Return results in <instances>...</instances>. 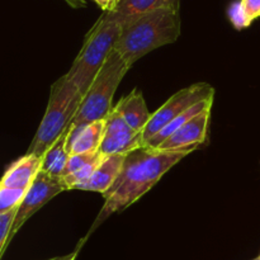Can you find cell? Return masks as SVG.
I'll use <instances>...</instances> for the list:
<instances>
[{
	"instance_id": "cell-18",
	"label": "cell",
	"mask_w": 260,
	"mask_h": 260,
	"mask_svg": "<svg viewBox=\"0 0 260 260\" xmlns=\"http://www.w3.org/2000/svg\"><path fill=\"white\" fill-rule=\"evenodd\" d=\"M27 189L0 187V213L19 207Z\"/></svg>"
},
{
	"instance_id": "cell-16",
	"label": "cell",
	"mask_w": 260,
	"mask_h": 260,
	"mask_svg": "<svg viewBox=\"0 0 260 260\" xmlns=\"http://www.w3.org/2000/svg\"><path fill=\"white\" fill-rule=\"evenodd\" d=\"M212 104H213V98L212 99H208V101H203L201 103H197L196 106H193L192 108H189L188 111L183 112L182 114L177 117V118L173 119L168 126H165L156 136L152 137L149 142L146 144L147 147H151V149H157L170 135H173L174 132H177L178 129L182 128L188 121H190L192 118H194L196 116H198L200 113L205 112L206 109H211L212 108Z\"/></svg>"
},
{
	"instance_id": "cell-15",
	"label": "cell",
	"mask_w": 260,
	"mask_h": 260,
	"mask_svg": "<svg viewBox=\"0 0 260 260\" xmlns=\"http://www.w3.org/2000/svg\"><path fill=\"white\" fill-rule=\"evenodd\" d=\"M70 127L71 124L62 132V135L58 137L57 141L41 157L42 159L41 172L46 173L51 177H63V173H65L66 167H68L69 157H70V154L68 151V137L69 132H70Z\"/></svg>"
},
{
	"instance_id": "cell-4",
	"label": "cell",
	"mask_w": 260,
	"mask_h": 260,
	"mask_svg": "<svg viewBox=\"0 0 260 260\" xmlns=\"http://www.w3.org/2000/svg\"><path fill=\"white\" fill-rule=\"evenodd\" d=\"M84 95L68 79L61 76L51 86L50 99L45 116L41 121L36 136L28 149V155L42 157L68 128L76 116Z\"/></svg>"
},
{
	"instance_id": "cell-9",
	"label": "cell",
	"mask_w": 260,
	"mask_h": 260,
	"mask_svg": "<svg viewBox=\"0 0 260 260\" xmlns=\"http://www.w3.org/2000/svg\"><path fill=\"white\" fill-rule=\"evenodd\" d=\"M210 116L211 109H206L205 112L188 121L182 128L170 135L157 149L162 151H183V150L194 151L201 144L205 142Z\"/></svg>"
},
{
	"instance_id": "cell-12",
	"label": "cell",
	"mask_w": 260,
	"mask_h": 260,
	"mask_svg": "<svg viewBox=\"0 0 260 260\" xmlns=\"http://www.w3.org/2000/svg\"><path fill=\"white\" fill-rule=\"evenodd\" d=\"M41 164H42L41 157L25 154L8 168L0 183V187L28 189L38 173L41 172Z\"/></svg>"
},
{
	"instance_id": "cell-13",
	"label": "cell",
	"mask_w": 260,
	"mask_h": 260,
	"mask_svg": "<svg viewBox=\"0 0 260 260\" xmlns=\"http://www.w3.org/2000/svg\"><path fill=\"white\" fill-rule=\"evenodd\" d=\"M180 0H121L116 9L107 14L118 20L122 25L128 24L136 18L160 8H172L179 10Z\"/></svg>"
},
{
	"instance_id": "cell-3",
	"label": "cell",
	"mask_w": 260,
	"mask_h": 260,
	"mask_svg": "<svg viewBox=\"0 0 260 260\" xmlns=\"http://www.w3.org/2000/svg\"><path fill=\"white\" fill-rule=\"evenodd\" d=\"M122 30L123 25L118 20L103 13L86 35L80 52L74 60L70 70L65 74L83 95L88 93L108 56L116 48Z\"/></svg>"
},
{
	"instance_id": "cell-19",
	"label": "cell",
	"mask_w": 260,
	"mask_h": 260,
	"mask_svg": "<svg viewBox=\"0 0 260 260\" xmlns=\"http://www.w3.org/2000/svg\"><path fill=\"white\" fill-rule=\"evenodd\" d=\"M228 15L236 29H243V28L249 27L251 23L250 18L246 14L240 0H236V2L231 3L228 10Z\"/></svg>"
},
{
	"instance_id": "cell-8",
	"label": "cell",
	"mask_w": 260,
	"mask_h": 260,
	"mask_svg": "<svg viewBox=\"0 0 260 260\" xmlns=\"http://www.w3.org/2000/svg\"><path fill=\"white\" fill-rule=\"evenodd\" d=\"M142 132L132 128L116 111L112 109L106 119V129L99 152L103 156L128 155L129 152L144 147Z\"/></svg>"
},
{
	"instance_id": "cell-10",
	"label": "cell",
	"mask_w": 260,
	"mask_h": 260,
	"mask_svg": "<svg viewBox=\"0 0 260 260\" xmlns=\"http://www.w3.org/2000/svg\"><path fill=\"white\" fill-rule=\"evenodd\" d=\"M127 155H111L106 156L103 161L99 164L95 172L91 174L86 182L76 187L79 190H89V192L101 193L102 196L106 194L112 185L116 183L123 169L124 160Z\"/></svg>"
},
{
	"instance_id": "cell-22",
	"label": "cell",
	"mask_w": 260,
	"mask_h": 260,
	"mask_svg": "<svg viewBox=\"0 0 260 260\" xmlns=\"http://www.w3.org/2000/svg\"><path fill=\"white\" fill-rule=\"evenodd\" d=\"M86 239L84 238L83 240L80 241V244H79L78 245V248L75 249V250L73 251V253H70V254H68V255H65V256H58V258H53V259H50V260H75L76 259V256H78V253H79V249L81 248V246H83V244H84V241H85Z\"/></svg>"
},
{
	"instance_id": "cell-6",
	"label": "cell",
	"mask_w": 260,
	"mask_h": 260,
	"mask_svg": "<svg viewBox=\"0 0 260 260\" xmlns=\"http://www.w3.org/2000/svg\"><path fill=\"white\" fill-rule=\"evenodd\" d=\"M213 96H215V89L207 83L193 84L188 88L177 91L156 112L151 114L149 123L142 131L145 146L152 137L156 136L165 126H168L179 114L192 108L197 103L212 99Z\"/></svg>"
},
{
	"instance_id": "cell-2",
	"label": "cell",
	"mask_w": 260,
	"mask_h": 260,
	"mask_svg": "<svg viewBox=\"0 0 260 260\" xmlns=\"http://www.w3.org/2000/svg\"><path fill=\"white\" fill-rule=\"evenodd\" d=\"M182 32L179 10L160 8L136 18L122 30L116 48L128 68L156 48L174 43Z\"/></svg>"
},
{
	"instance_id": "cell-14",
	"label": "cell",
	"mask_w": 260,
	"mask_h": 260,
	"mask_svg": "<svg viewBox=\"0 0 260 260\" xmlns=\"http://www.w3.org/2000/svg\"><path fill=\"white\" fill-rule=\"evenodd\" d=\"M113 111H116L132 128L139 132L144 131L152 114L147 109L144 95L137 89L121 99L113 107Z\"/></svg>"
},
{
	"instance_id": "cell-17",
	"label": "cell",
	"mask_w": 260,
	"mask_h": 260,
	"mask_svg": "<svg viewBox=\"0 0 260 260\" xmlns=\"http://www.w3.org/2000/svg\"><path fill=\"white\" fill-rule=\"evenodd\" d=\"M18 208L19 207L0 213V256L4 255L8 245L10 244V234L14 226Z\"/></svg>"
},
{
	"instance_id": "cell-5",
	"label": "cell",
	"mask_w": 260,
	"mask_h": 260,
	"mask_svg": "<svg viewBox=\"0 0 260 260\" xmlns=\"http://www.w3.org/2000/svg\"><path fill=\"white\" fill-rule=\"evenodd\" d=\"M128 65L117 50H113L103 68L84 95L79 111L71 122V128H80L96 121H104L111 114L114 93L124 78Z\"/></svg>"
},
{
	"instance_id": "cell-23",
	"label": "cell",
	"mask_w": 260,
	"mask_h": 260,
	"mask_svg": "<svg viewBox=\"0 0 260 260\" xmlns=\"http://www.w3.org/2000/svg\"><path fill=\"white\" fill-rule=\"evenodd\" d=\"M71 8H75V9H80V8L86 7V0H65Z\"/></svg>"
},
{
	"instance_id": "cell-24",
	"label": "cell",
	"mask_w": 260,
	"mask_h": 260,
	"mask_svg": "<svg viewBox=\"0 0 260 260\" xmlns=\"http://www.w3.org/2000/svg\"><path fill=\"white\" fill-rule=\"evenodd\" d=\"M253 260H260V256H258V258H255V259H253Z\"/></svg>"
},
{
	"instance_id": "cell-11",
	"label": "cell",
	"mask_w": 260,
	"mask_h": 260,
	"mask_svg": "<svg viewBox=\"0 0 260 260\" xmlns=\"http://www.w3.org/2000/svg\"><path fill=\"white\" fill-rule=\"evenodd\" d=\"M106 129V119L89 123L80 128H71L68 137V151L70 155L89 154L99 151Z\"/></svg>"
},
{
	"instance_id": "cell-20",
	"label": "cell",
	"mask_w": 260,
	"mask_h": 260,
	"mask_svg": "<svg viewBox=\"0 0 260 260\" xmlns=\"http://www.w3.org/2000/svg\"><path fill=\"white\" fill-rule=\"evenodd\" d=\"M240 2L251 22L260 17V0H240Z\"/></svg>"
},
{
	"instance_id": "cell-1",
	"label": "cell",
	"mask_w": 260,
	"mask_h": 260,
	"mask_svg": "<svg viewBox=\"0 0 260 260\" xmlns=\"http://www.w3.org/2000/svg\"><path fill=\"white\" fill-rule=\"evenodd\" d=\"M190 152L192 150L162 151L147 146L129 152L124 160L123 169L118 179L111 189L103 194L106 202L85 239H88L109 216L124 211L146 194L168 170L172 169Z\"/></svg>"
},
{
	"instance_id": "cell-21",
	"label": "cell",
	"mask_w": 260,
	"mask_h": 260,
	"mask_svg": "<svg viewBox=\"0 0 260 260\" xmlns=\"http://www.w3.org/2000/svg\"><path fill=\"white\" fill-rule=\"evenodd\" d=\"M93 2L96 3L98 7L101 8L104 13H108L116 9V7L118 5V3L121 2V0H93Z\"/></svg>"
},
{
	"instance_id": "cell-7",
	"label": "cell",
	"mask_w": 260,
	"mask_h": 260,
	"mask_svg": "<svg viewBox=\"0 0 260 260\" xmlns=\"http://www.w3.org/2000/svg\"><path fill=\"white\" fill-rule=\"evenodd\" d=\"M65 190H68V188H66L62 178L51 177L43 172L38 173L32 185L25 192L24 198L18 208L14 226H13L12 234H10V241L13 240L15 234L20 230V228L27 222L28 218L32 217L41 207L50 202L53 197Z\"/></svg>"
}]
</instances>
